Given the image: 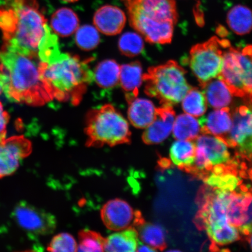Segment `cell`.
<instances>
[{
	"instance_id": "obj_38",
	"label": "cell",
	"mask_w": 252,
	"mask_h": 252,
	"mask_svg": "<svg viewBox=\"0 0 252 252\" xmlns=\"http://www.w3.org/2000/svg\"><path fill=\"white\" fill-rule=\"evenodd\" d=\"M63 1H64L65 2H75L78 1V0H63Z\"/></svg>"
},
{
	"instance_id": "obj_22",
	"label": "cell",
	"mask_w": 252,
	"mask_h": 252,
	"mask_svg": "<svg viewBox=\"0 0 252 252\" xmlns=\"http://www.w3.org/2000/svg\"><path fill=\"white\" fill-rule=\"evenodd\" d=\"M121 66L113 60L100 62L94 72V80L100 87L110 89L120 83Z\"/></svg>"
},
{
	"instance_id": "obj_1",
	"label": "cell",
	"mask_w": 252,
	"mask_h": 252,
	"mask_svg": "<svg viewBox=\"0 0 252 252\" xmlns=\"http://www.w3.org/2000/svg\"><path fill=\"white\" fill-rule=\"evenodd\" d=\"M91 59L61 53L47 62H39L41 80L52 100L70 101L74 105L81 102L88 85L94 80L90 68Z\"/></svg>"
},
{
	"instance_id": "obj_32",
	"label": "cell",
	"mask_w": 252,
	"mask_h": 252,
	"mask_svg": "<svg viewBox=\"0 0 252 252\" xmlns=\"http://www.w3.org/2000/svg\"><path fill=\"white\" fill-rule=\"evenodd\" d=\"M77 245L73 236L68 233H62L52 239L47 249L51 252H75Z\"/></svg>"
},
{
	"instance_id": "obj_19",
	"label": "cell",
	"mask_w": 252,
	"mask_h": 252,
	"mask_svg": "<svg viewBox=\"0 0 252 252\" xmlns=\"http://www.w3.org/2000/svg\"><path fill=\"white\" fill-rule=\"evenodd\" d=\"M201 87L207 102L212 108L221 109L231 104L232 94L220 75Z\"/></svg>"
},
{
	"instance_id": "obj_27",
	"label": "cell",
	"mask_w": 252,
	"mask_h": 252,
	"mask_svg": "<svg viewBox=\"0 0 252 252\" xmlns=\"http://www.w3.org/2000/svg\"><path fill=\"white\" fill-rule=\"evenodd\" d=\"M204 228L214 243L220 245L232 243L240 238L238 228L230 223L224 225H207Z\"/></svg>"
},
{
	"instance_id": "obj_31",
	"label": "cell",
	"mask_w": 252,
	"mask_h": 252,
	"mask_svg": "<svg viewBox=\"0 0 252 252\" xmlns=\"http://www.w3.org/2000/svg\"><path fill=\"white\" fill-rule=\"evenodd\" d=\"M105 239L97 233L84 231L80 233V243L77 245L78 252H102L104 251Z\"/></svg>"
},
{
	"instance_id": "obj_23",
	"label": "cell",
	"mask_w": 252,
	"mask_h": 252,
	"mask_svg": "<svg viewBox=\"0 0 252 252\" xmlns=\"http://www.w3.org/2000/svg\"><path fill=\"white\" fill-rule=\"evenodd\" d=\"M169 155L175 165L187 171L194 164L196 157V145L190 141H176L172 144L170 149Z\"/></svg>"
},
{
	"instance_id": "obj_12",
	"label": "cell",
	"mask_w": 252,
	"mask_h": 252,
	"mask_svg": "<svg viewBox=\"0 0 252 252\" xmlns=\"http://www.w3.org/2000/svg\"><path fill=\"white\" fill-rule=\"evenodd\" d=\"M31 151V144L23 136L0 138V178L17 171Z\"/></svg>"
},
{
	"instance_id": "obj_11",
	"label": "cell",
	"mask_w": 252,
	"mask_h": 252,
	"mask_svg": "<svg viewBox=\"0 0 252 252\" xmlns=\"http://www.w3.org/2000/svg\"><path fill=\"white\" fill-rule=\"evenodd\" d=\"M103 222L113 231L134 228L143 222L139 212L126 201L116 198L104 205L101 211Z\"/></svg>"
},
{
	"instance_id": "obj_9",
	"label": "cell",
	"mask_w": 252,
	"mask_h": 252,
	"mask_svg": "<svg viewBox=\"0 0 252 252\" xmlns=\"http://www.w3.org/2000/svg\"><path fill=\"white\" fill-rule=\"evenodd\" d=\"M232 119L231 130L223 139L228 146L235 148L239 157L252 160V105L238 107Z\"/></svg>"
},
{
	"instance_id": "obj_18",
	"label": "cell",
	"mask_w": 252,
	"mask_h": 252,
	"mask_svg": "<svg viewBox=\"0 0 252 252\" xmlns=\"http://www.w3.org/2000/svg\"><path fill=\"white\" fill-rule=\"evenodd\" d=\"M143 82V70L140 62H135L121 66L120 83L126 93L127 102L137 97Z\"/></svg>"
},
{
	"instance_id": "obj_24",
	"label": "cell",
	"mask_w": 252,
	"mask_h": 252,
	"mask_svg": "<svg viewBox=\"0 0 252 252\" xmlns=\"http://www.w3.org/2000/svg\"><path fill=\"white\" fill-rule=\"evenodd\" d=\"M226 21L234 32L244 35L252 30V11L247 6L235 5L229 11Z\"/></svg>"
},
{
	"instance_id": "obj_20",
	"label": "cell",
	"mask_w": 252,
	"mask_h": 252,
	"mask_svg": "<svg viewBox=\"0 0 252 252\" xmlns=\"http://www.w3.org/2000/svg\"><path fill=\"white\" fill-rule=\"evenodd\" d=\"M138 234L137 230L130 228L119 231L105 239L104 251L113 252H133L137 250Z\"/></svg>"
},
{
	"instance_id": "obj_26",
	"label": "cell",
	"mask_w": 252,
	"mask_h": 252,
	"mask_svg": "<svg viewBox=\"0 0 252 252\" xmlns=\"http://www.w3.org/2000/svg\"><path fill=\"white\" fill-rule=\"evenodd\" d=\"M173 127V137L178 140H194L201 131L199 122L188 113L178 116Z\"/></svg>"
},
{
	"instance_id": "obj_28",
	"label": "cell",
	"mask_w": 252,
	"mask_h": 252,
	"mask_svg": "<svg viewBox=\"0 0 252 252\" xmlns=\"http://www.w3.org/2000/svg\"><path fill=\"white\" fill-rule=\"evenodd\" d=\"M182 108L188 114L199 117L207 110L206 97L197 88H191L183 99Z\"/></svg>"
},
{
	"instance_id": "obj_36",
	"label": "cell",
	"mask_w": 252,
	"mask_h": 252,
	"mask_svg": "<svg viewBox=\"0 0 252 252\" xmlns=\"http://www.w3.org/2000/svg\"><path fill=\"white\" fill-rule=\"evenodd\" d=\"M137 252H157V250L155 249L150 247V246L147 245L146 244H143L138 243L137 246Z\"/></svg>"
},
{
	"instance_id": "obj_15",
	"label": "cell",
	"mask_w": 252,
	"mask_h": 252,
	"mask_svg": "<svg viewBox=\"0 0 252 252\" xmlns=\"http://www.w3.org/2000/svg\"><path fill=\"white\" fill-rule=\"evenodd\" d=\"M125 12L116 6L105 5L99 8L94 14V24L100 32L113 36L119 34L126 25Z\"/></svg>"
},
{
	"instance_id": "obj_33",
	"label": "cell",
	"mask_w": 252,
	"mask_h": 252,
	"mask_svg": "<svg viewBox=\"0 0 252 252\" xmlns=\"http://www.w3.org/2000/svg\"><path fill=\"white\" fill-rule=\"evenodd\" d=\"M238 230L241 234L249 236L252 233V200L248 207L247 220Z\"/></svg>"
},
{
	"instance_id": "obj_6",
	"label": "cell",
	"mask_w": 252,
	"mask_h": 252,
	"mask_svg": "<svg viewBox=\"0 0 252 252\" xmlns=\"http://www.w3.org/2000/svg\"><path fill=\"white\" fill-rule=\"evenodd\" d=\"M86 132L90 146H116L128 143V122L114 106L106 104L88 113Z\"/></svg>"
},
{
	"instance_id": "obj_17",
	"label": "cell",
	"mask_w": 252,
	"mask_h": 252,
	"mask_svg": "<svg viewBox=\"0 0 252 252\" xmlns=\"http://www.w3.org/2000/svg\"><path fill=\"white\" fill-rule=\"evenodd\" d=\"M128 103V118L135 127L146 128L155 119L157 108L151 100L137 97Z\"/></svg>"
},
{
	"instance_id": "obj_5",
	"label": "cell",
	"mask_w": 252,
	"mask_h": 252,
	"mask_svg": "<svg viewBox=\"0 0 252 252\" xmlns=\"http://www.w3.org/2000/svg\"><path fill=\"white\" fill-rule=\"evenodd\" d=\"M185 74L184 69L173 61L150 67L143 75L145 93L156 97L162 105H175L182 101L192 88Z\"/></svg>"
},
{
	"instance_id": "obj_25",
	"label": "cell",
	"mask_w": 252,
	"mask_h": 252,
	"mask_svg": "<svg viewBox=\"0 0 252 252\" xmlns=\"http://www.w3.org/2000/svg\"><path fill=\"white\" fill-rule=\"evenodd\" d=\"M137 232L145 244L160 251L166 248V232L161 225L143 221L138 225Z\"/></svg>"
},
{
	"instance_id": "obj_21",
	"label": "cell",
	"mask_w": 252,
	"mask_h": 252,
	"mask_svg": "<svg viewBox=\"0 0 252 252\" xmlns=\"http://www.w3.org/2000/svg\"><path fill=\"white\" fill-rule=\"evenodd\" d=\"M80 25L78 16L69 8L58 9L51 18V27L54 32L61 37L72 35L77 31Z\"/></svg>"
},
{
	"instance_id": "obj_4",
	"label": "cell",
	"mask_w": 252,
	"mask_h": 252,
	"mask_svg": "<svg viewBox=\"0 0 252 252\" xmlns=\"http://www.w3.org/2000/svg\"><path fill=\"white\" fill-rule=\"evenodd\" d=\"M4 5L14 9L17 19L13 31L4 39L3 47L39 58V44L49 26L38 3L36 0H12Z\"/></svg>"
},
{
	"instance_id": "obj_30",
	"label": "cell",
	"mask_w": 252,
	"mask_h": 252,
	"mask_svg": "<svg viewBox=\"0 0 252 252\" xmlns=\"http://www.w3.org/2000/svg\"><path fill=\"white\" fill-rule=\"evenodd\" d=\"M118 46L122 54L130 58L140 55L144 48L141 36L133 32L123 34L119 40Z\"/></svg>"
},
{
	"instance_id": "obj_37",
	"label": "cell",
	"mask_w": 252,
	"mask_h": 252,
	"mask_svg": "<svg viewBox=\"0 0 252 252\" xmlns=\"http://www.w3.org/2000/svg\"><path fill=\"white\" fill-rule=\"evenodd\" d=\"M249 236H250V238H249V242H250V244L252 250V233Z\"/></svg>"
},
{
	"instance_id": "obj_16",
	"label": "cell",
	"mask_w": 252,
	"mask_h": 252,
	"mask_svg": "<svg viewBox=\"0 0 252 252\" xmlns=\"http://www.w3.org/2000/svg\"><path fill=\"white\" fill-rule=\"evenodd\" d=\"M198 122L204 134L221 136L227 134L231 130L232 119L229 109L226 107L203 116Z\"/></svg>"
},
{
	"instance_id": "obj_34",
	"label": "cell",
	"mask_w": 252,
	"mask_h": 252,
	"mask_svg": "<svg viewBox=\"0 0 252 252\" xmlns=\"http://www.w3.org/2000/svg\"><path fill=\"white\" fill-rule=\"evenodd\" d=\"M9 115L0 102V138L5 137L6 129L9 122Z\"/></svg>"
},
{
	"instance_id": "obj_13",
	"label": "cell",
	"mask_w": 252,
	"mask_h": 252,
	"mask_svg": "<svg viewBox=\"0 0 252 252\" xmlns=\"http://www.w3.org/2000/svg\"><path fill=\"white\" fill-rule=\"evenodd\" d=\"M196 159L212 170L214 166L229 164L231 161L228 144L223 138L204 134L196 143Z\"/></svg>"
},
{
	"instance_id": "obj_14",
	"label": "cell",
	"mask_w": 252,
	"mask_h": 252,
	"mask_svg": "<svg viewBox=\"0 0 252 252\" xmlns=\"http://www.w3.org/2000/svg\"><path fill=\"white\" fill-rule=\"evenodd\" d=\"M175 112L172 106L162 105L156 109L155 119L146 128L143 140L147 144H158L165 140L172 130Z\"/></svg>"
},
{
	"instance_id": "obj_7",
	"label": "cell",
	"mask_w": 252,
	"mask_h": 252,
	"mask_svg": "<svg viewBox=\"0 0 252 252\" xmlns=\"http://www.w3.org/2000/svg\"><path fill=\"white\" fill-rule=\"evenodd\" d=\"M220 75L232 95L247 99L252 105V45L226 48Z\"/></svg>"
},
{
	"instance_id": "obj_3",
	"label": "cell",
	"mask_w": 252,
	"mask_h": 252,
	"mask_svg": "<svg viewBox=\"0 0 252 252\" xmlns=\"http://www.w3.org/2000/svg\"><path fill=\"white\" fill-rule=\"evenodd\" d=\"M130 25L148 42H171L178 12L174 0H122Z\"/></svg>"
},
{
	"instance_id": "obj_29",
	"label": "cell",
	"mask_w": 252,
	"mask_h": 252,
	"mask_svg": "<svg viewBox=\"0 0 252 252\" xmlns=\"http://www.w3.org/2000/svg\"><path fill=\"white\" fill-rule=\"evenodd\" d=\"M75 34V42L85 51H90L99 45L100 36L96 28L91 25H83L78 28Z\"/></svg>"
},
{
	"instance_id": "obj_2",
	"label": "cell",
	"mask_w": 252,
	"mask_h": 252,
	"mask_svg": "<svg viewBox=\"0 0 252 252\" xmlns=\"http://www.w3.org/2000/svg\"><path fill=\"white\" fill-rule=\"evenodd\" d=\"M0 62L8 75L4 92L8 98L33 106L52 100L40 78L39 58L2 47Z\"/></svg>"
},
{
	"instance_id": "obj_8",
	"label": "cell",
	"mask_w": 252,
	"mask_h": 252,
	"mask_svg": "<svg viewBox=\"0 0 252 252\" xmlns=\"http://www.w3.org/2000/svg\"><path fill=\"white\" fill-rule=\"evenodd\" d=\"M230 46L228 40L213 37L207 42L192 47L189 65L200 86L219 76L223 67V54Z\"/></svg>"
},
{
	"instance_id": "obj_10",
	"label": "cell",
	"mask_w": 252,
	"mask_h": 252,
	"mask_svg": "<svg viewBox=\"0 0 252 252\" xmlns=\"http://www.w3.org/2000/svg\"><path fill=\"white\" fill-rule=\"evenodd\" d=\"M13 216L17 224L31 235L49 234L56 228L54 217L26 202H21L15 207Z\"/></svg>"
},
{
	"instance_id": "obj_35",
	"label": "cell",
	"mask_w": 252,
	"mask_h": 252,
	"mask_svg": "<svg viewBox=\"0 0 252 252\" xmlns=\"http://www.w3.org/2000/svg\"><path fill=\"white\" fill-rule=\"evenodd\" d=\"M8 75L6 73L4 66L0 62V94L4 92L8 83Z\"/></svg>"
}]
</instances>
